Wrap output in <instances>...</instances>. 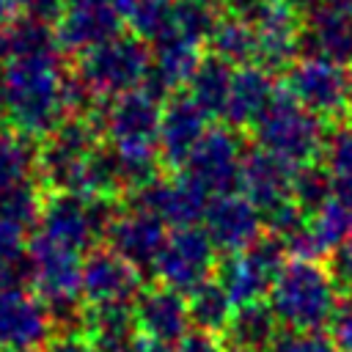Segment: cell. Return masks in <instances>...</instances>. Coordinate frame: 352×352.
Listing matches in <instances>:
<instances>
[{"instance_id": "obj_1", "label": "cell", "mask_w": 352, "mask_h": 352, "mask_svg": "<svg viewBox=\"0 0 352 352\" xmlns=\"http://www.w3.org/2000/svg\"><path fill=\"white\" fill-rule=\"evenodd\" d=\"M63 50L36 55H8L3 72V118L28 138L52 135L69 116V72Z\"/></svg>"}, {"instance_id": "obj_2", "label": "cell", "mask_w": 352, "mask_h": 352, "mask_svg": "<svg viewBox=\"0 0 352 352\" xmlns=\"http://www.w3.org/2000/svg\"><path fill=\"white\" fill-rule=\"evenodd\" d=\"M338 283V275L319 258L294 256L283 261L270 289V308L289 330H322L341 302Z\"/></svg>"}, {"instance_id": "obj_3", "label": "cell", "mask_w": 352, "mask_h": 352, "mask_svg": "<svg viewBox=\"0 0 352 352\" xmlns=\"http://www.w3.org/2000/svg\"><path fill=\"white\" fill-rule=\"evenodd\" d=\"M151 74V50L138 36H116L80 55L74 77L102 107L129 91L146 88Z\"/></svg>"}, {"instance_id": "obj_4", "label": "cell", "mask_w": 352, "mask_h": 352, "mask_svg": "<svg viewBox=\"0 0 352 352\" xmlns=\"http://www.w3.org/2000/svg\"><path fill=\"white\" fill-rule=\"evenodd\" d=\"M258 148L280 160L292 170L314 168L316 157L327 148L324 124L316 113L297 104L289 94H278L272 107L256 124Z\"/></svg>"}, {"instance_id": "obj_5", "label": "cell", "mask_w": 352, "mask_h": 352, "mask_svg": "<svg viewBox=\"0 0 352 352\" xmlns=\"http://www.w3.org/2000/svg\"><path fill=\"white\" fill-rule=\"evenodd\" d=\"M294 173L280 160L256 148L245 157L239 173V192L261 212L264 223L280 236L289 239L302 226V209L294 201Z\"/></svg>"}, {"instance_id": "obj_6", "label": "cell", "mask_w": 352, "mask_h": 352, "mask_svg": "<svg viewBox=\"0 0 352 352\" xmlns=\"http://www.w3.org/2000/svg\"><path fill=\"white\" fill-rule=\"evenodd\" d=\"M30 261H33V289L50 305L55 324L74 316L82 302V253L69 250L58 242H50L41 234L30 236Z\"/></svg>"}, {"instance_id": "obj_7", "label": "cell", "mask_w": 352, "mask_h": 352, "mask_svg": "<svg viewBox=\"0 0 352 352\" xmlns=\"http://www.w3.org/2000/svg\"><path fill=\"white\" fill-rule=\"evenodd\" d=\"M113 209L104 198H88L77 192H50L41 206L38 228L33 234L47 236L69 250L88 253L96 239L104 236Z\"/></svg>"}, {"instance_id": "obj_8", "label": "cell", "mask_w": 352, "mask_h": 352, "mask_svg": "<svg viewBox=\"0 0 352 352\" xmlns=\"http://www.w3.org/2000/svg\"><path fill=\"white\" fill-rule=\"evenodd\" d=\"M286 94L319 118L336 116L352 102V74L344 63L311 52L289 66Z\"/></svg>"}, {"instance_id": "obj_9", "label": "cell", "mask_w": 352, "mask_h": 352, "mask_svg": "<svg viewBox=\"0 0 352 352\" xmlns=\"http://www.w3.org/2000/svg\"><path fill=\"white\" fill-rule=\"evenodd\" d=\"M214 242L204 231V226H182L173 228L154 261V272L160 283L192 294L198 286L212 280L214 272Z\"/></svg>"}, {"instance_id": "obj_10", "label": "cell", "mask_w": 352, "mask_h": 352, "mask_svg": "<svg viewBox=\"0 0 352 352\" xmlns=\"http://www.w3.org/2000/svg\"><path fill=\"white\" fill-rule=\"evenodd\" d=\"M245 146L234 126H209L201 143L187 157L182 173L201 187L209 198L234 192L239 187V173L245 165Z\"/></svg>"}, {"instance_id": "obj_11", "label": "cell", "mask_w": 352, "mask_h": 352, "mask_svg": "<svg viewBox=\"0 0 352 352\" xmlns=\"http://www.w3.org/2000/svg\"><path fill=\"white\" fill-rule=\"evenodd\" d=\"M280 267H283V245L278 239H258L256 245L231 253L220 264L217 283L228 292L236 308L250 302H264V294H270Z\"/></svg>"}, {"instance_id": "obj_12", "label": "cell", "mask_w": 352, "mask_h": 352, "mask_svg": "<svg viewBox=\"0 0 352 352\" xmlns=\"http://www.w3.org/2000/svg\"><path fill=\"white\" fill-rule=\"evenodd\" d=\"M50 305L30 289H0V352H36L55 336Z\"/></svg>"}, {"instance_id": "obj_13", "label": "cell", "mask_w": 352, "mask_h": 352, "mask_svg": "<svg viewBox=\"0 0 352 352\" xmlns=\"http://www.w3.org/2000/svg\"><path fill=\"white\" fill-rule=\"evenodd\" d=\"M352 234V187L336 182L327 201H322L314 212L302 217V226L283 239L300 258H319L324 253H336L346 236Z\"/></svg>"}, {"instance_id": "obj_14", "label": "cell", "mask_w": 352, "mask_h": 352, "mask_svg": "<svg viewBox=\"0 0 352 352\" xmlns=\"http://www.w3.org/2000/svg\"><path fill=\"white\" fill-rule=\"evenodd\" d=\"M140 270L110 248H94L82 258V302L88 308L132 305L140 294Z\"/></svg>"}, {"instance_id": "obj_15", "label": "cell", "mask_w": 352, "mask_h": 352, "mask_svg": "<svg viewBox=\"0 0 352 352\" xmlns=\"http://www.w3.org/2000/svg\"><path fill=\"white\" fill-rule=\"evenodd\" d=\"M124 19L116 0H66L60 19L55 22V36L63 52L85 55L94 47L121 36Z\"/></svg>"}, {"instance_id": "obj_16", "label": "cell", "mask_w": 352, "mask_h": 352, "mask_svg": "<svg viewBox=\"0 0 352 352\" xmlns=\"http://www.w3.org/2000/svg\"><path fill=\"white\" fill-rule=\"evenodd\" d=\"M258 41V58L256 63L264 69H289L297 58V44L302 38V22L300 11L292 0H261L250 14Z\"/></svg>"}, {"instance_id": "obj_17", "label": "cell", "mask_w": 352, "mask_h": 352, "mask_svg": "<svg viewBox=\"0 0 352 352\" xmlns=\"http://www.w3.org/2000/svg\"><path fill=\"white\" fill-rule=\"evenodd\" d=\"M168 234H170L168 226L154 212H148L132 201L126 209L113 212L104 239H107L110 250H116L132 267L143 270V267H154Z\"/></svg>"}, {"instance_id": "obj_18", "label": "cell", "mask_w": 352, "mask_h": 352, "mask_svg": "<svg viewBox=\"0 0 352 352\" xmlns=\"http://www.w3.org/2000/svg\"><path fill=\"white\" fill-rule=\"evenodd\" d=\"M261 212L248 201L242 192H226L214 195L206 204L204 212V231L214 242L217 250L239 253L261 239Z\"/></svg>"}, {"instance_id": "obj_19", "label": "cell", "mask_w": 352, "mask_h": 352, "mask_svg": "<svg viewBox=\"0 0 352 352\" xmlns=\"http://www.w3.org/2000/svg\"><path fill=\"white\" fill-rule=\"evenodd\" d=\"M132 314H135L138 333L143 338L173 344V346L190 333V324H192L187 297L165 283L143 289L132 302Z\"/></svg>"}, {"instance_id": "obj_20", "label": "cell", "mask_w": 352, "mask_h": 352, "mask_svg": "<svg viewBox=\"0 0 352 352\" xmlns=\"http://www.w3.org/2000/svg\"><path fill=\"white\" fill-rule=\"evenodd\" d=\"M209 113L190 96L173 94L162 104L160 118V160L170 168H184L192 148L209 132Z\"/></svg>"}, {"instance_id": "obj_21", "label": "cell", "mask_w": 352, "mask_h": 352, "mask_svg": "<svg viewBox=\"0 0 352 352\" xmlns=\"http://www.w3.org/2000/svg\"><path fill=\"white\" fill-rule=\"evenodd\" d=\"M135 204L154 212L165 226L182 228V226H195V220H204L209 195L201 187H195L184 173H179L170 179L157 176L151 184L135 192Z\"/></svg>"}, {"instance_id": "obj_22", "label": "cell", "mask_w": 352, "mask_h": 352, "mask_svg": "<svg viewBox=\"0 0 352 352\" xmlns=\"http://www.w3.org/2000/svg\"><path fill=\"white\" fill-rule=\"evenodd\" d=\"M275 99H278V91H275L272 77H270V69H264L258 63L236 66L223 116L234 129L236 126H256L261 121V116L272 107Z\"/></svg>"}, {"instance_id": "obj_23", "label": "cell", "mask_w": 352, "mask_h": 352, "mask_svg": "<svg viewBox=\"0 0 352 352\" xmlns=\"http://www.w3.org/2000/svg\"><path fill=\"white\" fill-rule=\"evenodd\" d=\"M201 44L192 38H184L179 33H165L154 41L151 50V74L148 85L154 94L160 91H176L182 85H190L195 69L201 66Z\"/></svg>"}, {"instance_id": "obj_24", "label": "cell", "mask_w": 352, "mask_h": 352, "mask_svg": "<svg viewBox=\"0 0 352 352\" xmlns=\"http://www.w3.org/2000/svg\"><path fill=\"white\" fill-rule=\"evenodd\" d=\"M302 33L311 44L314 55H324L338 63H352V14L341 8H330L314 0Z\"/></svg>"}, {"instance_id": "obj_25", "label": "cell", "mask_w": 352, "mask_h": 352, "mask_svg": "<svg viewBox=\"0 0 352 352\" xmlns=\"http://www.w3.org/2000/svg\"><path fill=\"white\" fill-rule=\"evenodd\" d=\"M278 316L267 302L239 305L226 327V338L234 352H267L278 341Z\"/></svg>"}, {"instance_id": "obj_26", "label": "cell", "mask_w": 352, "mask_h": 352, "mask_svg": "<svg viewBox=\"0 0 352 352\" xmlns=\"http://www.w3.org/2000/svg\"><path fill=\"white\" fill-rule=\"evenodd\" d=\"M36 165H38L36 140L3 124L0 126V195L36 179Z\"/></svg>"}, {"instance_id": "obj_27", "label": "cell", "mask_w": 352, "mask_h": 352, "mask_svg": "<svg viewBox=\"0 0 352 352\" xmlns=\"http://www.w3.org/2000/svg\"><path fill=\"white\" fill-rule=\"evenodd\" d=\"M214 58L226 60L228 66H250L258 58V41H256V28L250 16L245 14H231L220 16L212 38H209Z\"/></svg>"}, {"instance_id": "obj_28", "label": "cell", "mask_w": 352, "mask_h": 352, "mask_svg": "<svg viewBox=\"0 0 352 352\" xmlns=\"http://www.w3.org/2000/svg\"><path fill=\"white\" fill-rule=\"evenodd\" d=\"M231 80H234V69L220 60V58H204L201 66L195 69L192 80H190V96L209 113V116H223L226 113V102H228V91H231Z\"/></svg>"}, {"instance_id": "obj_29", "label": "cell", "mask_w": 352, "mask_h": 352, "mask_svg": "<svg viewBox=\"0 0 352 352\" xmlns=\"http://www.w3.org/2000/svg\"><path fill=\"white\" fill-rule=\"evenodd\" d=\"M176 0H116L124 25L143 41H157L170 30Z\"/></svg>"}, {"instance_id": "obj_30", "label": "cell", "mask_w": 352, "mask_h": 352, "mask_svg": "<svg viewBox=\"0 0 352 352\" xmlns=\"http://www.w3.org/2000/svg\"><path fill=\"white\" fill-rule=\"evenodd\" d=\"M190 319L195 324V330H206V333H226L236 305L231 302L228 292L217 283V278H212L209 283L198 286L190 294Z\"/></svg>"}, {"instance_id": "obj_31", "label": "cell", "mask_w": 352, "mask_h": 352, "mask_svg": "<svg viewBox=\"0 0 352 352\" xmlns=\"http://www.w3.org/2000/svg\"><path fill=\"white\" fill-rule=\"evenodd\" d=\"M327 170L336 182L352 187V124L341 126L327 140Z\"/></svg>"}, {"instance_id": "obj_32", "label": "cell", "mask_w": 352, "mask_h": 352, "mask_svg": "<svg viewBox=\"0 0 352 352\" xmlns=\"http://www.w3.org/2000/svg\"><path fill=\"white\" fill-rule=\"evenodd\" d=\"M270 352H338V346L319 330H289L278 336Z\"/></svg>"}, {"instance_id": "obj_33", "label": "cell", "mask_w": 352, "mask_h": 352, "mask_svg": "<svg viewBox=\"0 0 352 352\" xmlns=\"http://www.w3.org/2000/svg\"><path fill=\"white\" fill-rule=\"evenodd\" d=\"M330 338L338 349L352 352V292L336 308V316L330 322Z\"/></svg>"}, {"instance_id": "obj_34", "label": "cell", "mask_w": 352, "mask_h": 352, "mask_svg": "<svg viewBox=\"0 0 352 352\" xmlns=\"http://www.w3.org/2000/svg\"><path fill=\"white\" fill-rule=\"evenodd\" d=\"M47 352H99L85 330H58L47 344Z\"/></svg>"}, {"instance_id": "obj_35", "label": "cell", "mask_w": 352, "mask_h": 352, "mask_svg": "<svg viewBox=\"0 0 352 352\" xmlns=\"http://www.w3.org/2000/svg\"><path fill=\"white\" fill-rule=\"evenodd\" d=\"M63 6H66V0H19L22 16L38 19V22H47V25H52V22L60 19Z\"/></svg>"}, {"instance_id": "obj_36", "label": "cell", "mask_w": 352, "mask_h": 352, "mask_svg": "<svg viewBox=\"0 0 352 352\" xmlns=\"http://www.w3.org/2000/svg\"><path fill=\"white\" fill-rule=\"evenodd\" d=\"M173 352H226L223 341L214 336V333H206V330H190L176 346Z\"/></svg>"}, {"instance_id": "obj_37", "label": "cell", "mask_w": 352, "mask_h": 352, "mask_svg": "<svg viewBox=\"0 0 352 352\" xmlns=\"http://www.w3.org/2000/svg\"><path fill=\"white\" fill-rule=\"evenodd\" d=\"M336 275L341 283L352 286V234L346 236V242L336 250Z\"/></svg>"}, {"instance_id": "obj_38", "label": "cell", "mask_w": 352, "mask_h": 352, "mask_svg": "<svg viewBox=\"0 0 352 352\" xmlns=\"http://www.w3.org/2000/svg\"><path fill=\"white\" fill-rule=\"evenodd\" d=\"M19 16V0H0V28Z\"/></svg>"}, {"instance_id": "obj_39", "label": "cell", "mask_w": 352, "mask_h": 352, "mask_svg": "<svg viewBox=\"0 0 352 352\" xmlns=\"http://www.w3.org/2000/svg\"><path fill=\"white\" fill-rule=\"evenodd\" d=\"M138 352H173L170 344H160V341H151V338H140L138 344Z\"/></svg>"}, {"instance_id": "obj_40", "label": "cell", "mask_w": 352, "mask_h": 352, "mask_svg": "<svg viewBox=\"0 0 352 352\" xmlns=\"http://www.w3.org/2000/svg\"><path fill=\"white\" fill-rule=\"evenodd\" d=\"M0 116H3V72H0Z\"/></svg>"}, {"instance_id": "obj_41", "label": "cell", "mask_w": 352, "mask_h": 352, "mask_svg": "<svg viewBox=\"0 0 352 352\" xmlns=\"http://www.w3.org/2000/svg\"><path fill=\"white\" fill-rule=\"evenodd\" d=\"M349 110H352V102H349Z\"/></svg>"}]
</instances>
